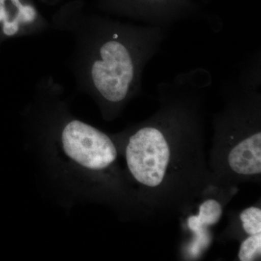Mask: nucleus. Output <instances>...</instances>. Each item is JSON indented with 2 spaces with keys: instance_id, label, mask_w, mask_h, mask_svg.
Wrapping results in <instances>:
<instances>
[{
  "instance_id": "obj_5",
  "label": "nucleus",
  "mask_w": 261,
  "mask_h": 261,
  "mask_svg": "<svg viewBox=\"0 0 261 261\" xmlns=\"http://www.w3.org/2000/svg\"><path fill=\"white\" fill-rule=\"evenodd\" d=\"M37 12L30 5L21 4L20 0H0V23L6 36L15 35L20 27L34 22Z\"/></svg>"
},
{
  "instance_id": "obj_6",
  "label": "nucleus",
  "mask_w": 261,
  "mask_h": 261,
  "mask_svg": "<svg viewBox=\"0 0 261 261\" xmlns=\"http://www.w3.org/2000/svg\"><path fill=\"white\" fill-rule=\"evenodd\" d=\"M222 214L223 207L219 201L209 199L200 206L197 216H191L189 219V227L194 232L200 234L204 228L217 224Z\"/></svg>"
},
{
  "instance_id": "obj_8",
  "label": "nucleus",
  "mask_w": 261,
  "mask_h": 261,
  "mask_svg": "<svg viewBox=\"0 0 261 261\" xmlns=\"http://www.w3.org/2000/svg\"><path fill=\"white\" fill-rule=\"evenodd\" d=\"M261 254V233L249 235L242 243L239 250L238 257L241 261H252Z\"/></svg>"
},
{
  "instance_id": "obj_7",
  "label": "nucleus",
  "mask_w": 261,
  "mask_h": 261,
  "mask_svg": "<svg viewBox=\"0 0 261 261\" xmlns=\"http://www.w3.org/2000/svg\"><path fill=\"white\" fill-rule=\"evenodd\" d=\"M244 231L248 235L261 233V210L260 207H247L240 214Z\"/></svg>"
},
{
  "instance_id": "obj_1",
  "label": "nucleus",
  "mask_w": 261,
  "mask_h": 261,
  "mask_svg": "<svg viewBox=\"0 0 261 261\" xmlns=\"http://www.w3.org/2000/svg\"><path fill=\"white\" fill-rule=\"evenodd\" d=\"M159 29H142L137 37L113 33L99 44L90 65V80L103 100L119 104L139 83L142 68L159 44Z\"/></svg>"
},
{
  "instance_id": "obj_2",
  "label": "nucleus",
  "mask_w": 261,
  "mask_h": 261,
  "mask_svg": "<svg viewBox=\"0 0 261 261\" xmlns=\"http://www.w3.org/2000/svg\"><path fill=\"white\" fill-rule=\"evenodd\" d=\"M171 158L168 136L158 125L141 127L128 139L127 167L136 181L144 187L156 188L163 183Z\"/></svg>"
},
{
  "instance_id": "obj_4",
  "label": "nucleus",
  "mask_w": 261,
  "mask_h": 261,
  "mask_svg": "<svg viewBox=\"0 0 261 261\" xmlns=\"http://www.w3.org/2000/svg\"><path fill=\"white\" fill-rule=\"evenodd\" d=\"M228 164L233 172L240 176L260 174V130L250 134L233 146L228 153Z\"/></svg>"
},
{
  "instance_id": "obj_3",
  "label": "nucleus",
  "mask_w": 261,
  "mask_h": 261,
  "mask_svg": "<svg viewBox=\"0 0 261 261\" xmlns=\"http://www.w3.org/2000/svg\"><path fill=\"white\" fill-rule=\"evenodd\" d=\"M61 145L70 160L91 171L106 169L118 156L109 136L79 120L68 122L63 128Z\"/></svg>"
}]
</instances>
